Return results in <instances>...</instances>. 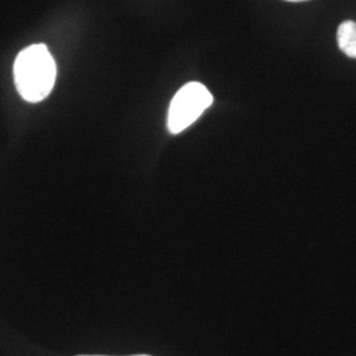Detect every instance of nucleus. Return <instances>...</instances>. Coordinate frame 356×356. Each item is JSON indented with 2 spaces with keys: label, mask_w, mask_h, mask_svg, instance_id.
Segmentation results:
<instances>
[{
  "label": "nucleus",
  "mask_w": 356,
  "mask_h": 356,
  "mask_svg": "<svg viewBox=\"0 0 356 356\" xmlns=\"http://www.w3.org/2000/svg\"><path fill=\"white\" fill-rule=\"evenodd\" d=\"M214 97L201 82H189L178 90L168 111V129L177 135L191 126L213 104Z\"/></svg>",
  "instance_id": "2"
},
{
  "label": "nucleus",
  "mask_w": 356,
  "mask_h": 356,
  "mask_svg": "<svg viewBox=\"0 0 356 356\" xmlns=\"http://www.w3.org/2000/svg\"><path fill=\"white\" fill-rule=\"evenodd\" d=\"M135 356H149V355H135Z\"/></svg>",
  "instance_id": "5"
},
{
  "label": "nucleus",
  "mask_w": 356,
  "mask_h": 356,
  "mask_svg": "<svg viewBox=\"0 0 356 356\" xmlns=\"http://www.w3.org/2000/svg\"><path fill=\"white\" fill-rule=\"evenodd\" d=\"M338 47L346 56L356 58V23L353 20H346L338 26L337 32Z\"/></svg>",
  "instance_id": "3"
},
{
  "label": "nucleus",
  "mask_w": 356,
  "mask_h": 356,
  "mask_svg": "<svg viewBox=\"0 0 356 356\" xmlns=\"http://www.w3.org/2000/svg\"><path fill=\"white\" fill-rule=\"evenodd\" d=\"M57 67L44 44H35L20 51L13 65L15 86L26 102L44 101L54 88Z\"/></svg>",
  "instance_id": "1"
},
{
  "label": "nucleus",
  "mask_w": 356,
  "mask_h": 356,
  "mask_svg": "<svg viewBox=\"0 0 356 356\" xmlns=\"http://www.w3.org/2000/svg\"><path fill=\"white\" fill-rule=\"evenodd\" d=\"M285 1H291V3H298V1H306V0H285Z\"/></svg>",
  "instance_id": "4"
}]
</instances>
